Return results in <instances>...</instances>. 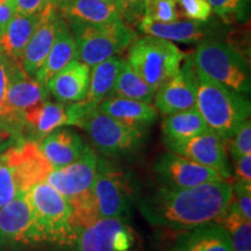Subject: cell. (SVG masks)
Listing matches in <instances>:
<instances>
[{
    "instance_id": "29",
    "label": "cell",
    "mask_w": 251,
    "mask_h": 251,
    "mask_svg": "<svg viewBox=\"0 0 251 251\" xmlns=\"http://www.w3.org/2000/svg\"><path fill=\"white\" fill-rule=\"evenodd\" d=\"M215 222L227 231L233 251H251V221L241 214L233 201Z\"/></svg>"
},
{
    "instance_id": "17",
    "label": "cell",
    "mask_w": 251,
    "mask_h": 251,
    "mask_svg": "<svg viewBox=\"0 0 251 251\" xmlns=\"http://www.w3.org/2000/svg\"><path fill=\"white\" fill-rule=\"evenodd\" d=\"M48 97L47 86L40 84L35 78L28 76L18 61L8 58L7 102L9 107L23 114L46 101Z\"/></svg>"
},
{
    "instance_id": "11",
    "label": "cell",
    "mask_w": 251,
    "mask_h": 251,
    "mask_svg": "<svg viewBox=\"0 0 251 251\" xmlns=\"http://www.w3.org/2000/svg\"><path fill=\"white\" fill-rule=\"evenodd\" d=\"M198 77L192 57L186 56L174 77L156 91L153 106L164 117L196 107Z\"/></svg>"
},
{
    "instance_id": "8",
    "label": "cell",
    "mask_w": 251,
    "mask_h": 251,
    "mask_svg": "<svg viewBox=\"0 0 251 251\" xmlns=\"http://www.w3.org/2000/svg\"><path fill=\"white\" fill-rule=\"evenodd\" d=\"M100 219H126L133 201V190L125 172L98 157L93 184Z\"/></svg>"
},
{
    "instance_id": "39",
    "label": "cell",
    "mask_w": 251,
    "mask_h": 251,
    "mask_svg": "<svg viewBox=\"0 0 251 251\" xmlns=\"http://www.w3.org/2000/svg\"><path fill=\"white\" fill-rule=\"evenodd\" d=\"M231 159H233L231 171H234L235 179L251 181V153Z\"/></svg>"
},
{
    "instance_id": "1",
    "label": "cell",
    "mask_w": 251,
    "mask_h": 251,
    "mask_svg": "<svg viewBox=\"0 0 251 251\" xmlns=\"http://www.w3.org/2000/svg\"><path fill=\"white\" fill-rule=\"evenodd\" d=\"M231 201V180H219L191 188L159 185L141 198L139 208L151 226L186 231L216 221Z\"/></svg>"
},
{
    "instance_id": "41",
    "label": "cell",
    "mask_w": 251,
    "mask_h": 251,
    "mask_svg": "<svg viewBox=\"0 0 251 251\" xmlns=\"http://www.w3.org/2000/svg\"><path fill=\"white\" fill-rule=\"evenodd\" d=\"M14 14L15 8L13 4L0 5V33L7 26V24L11 21V19L13 18Z\"/></svg>"
},
{
    "instance_id": "5",
    "label": "cell",
    "mask_w": 251,
    "mask_h": 251,
    "mask_svg": "<svg viewBox=\"0 0 251 251\" xmlns=\"http://www.w3.org/2000/svg\"><path fill=\"white\" fill-rule=\"evenodd\" d=\"M185 57L171 41L146 35L134 40L126 61L144 81L158 90L177 74Z\"/></svg>"
},
{
    "instance_id": "33",
    "label": "cell",
    "mask_w": 251,
    "mask_h": 251,
    "mask_svg": "<svg viewBox=\"0 0 251 251\" xmlns=\"http://www.w3.org/2000/svg\"><path fill=\"white\" fill-rule=\"evenodd\" d=\"M143 17L157 23H172L179 20V12L175 0H150L144 6Z\"/></svg>"
},
{
    "instance_id": "31",
    "label": "cell",
    "mask_w": 251,
    "mask_h": 251,
    "mask_svg": "<svg viewBox=\"0 0 251 251\" xmlns=\"http://www.w3.org/2000/svg\"><path fill=\"white\" fill-rule=\"evenodd\" d=\"M8 87V58L0 54V120L25 127L24 115L9 107L7 102Z\"/></svg>"
},
{
    "instance_id": "32",
    "label": "cell",
    "mask_w": 251,
    "mask_h": 251,
    "mask_svg": "<svg viewBox=\"0 0 251 251\" xmlns=\"http://www.w3.org/2000/svg\"><path fill=\"white\" fill-rule=\"evenodd\" d=\"M212 11L225 20L244 23L249 18L250 0H208Z\"/></svg>"
},
{
    "instance_id": "19",
    "label": "cell",
    "mask_w": 251,
    "mask_h": 251,
    "mask_svg": "<svg viewBox=\"0 0 251 251\" xmlns=\"http://www.w3.org/2000/svg\"><path fill=\"white\" fill-rule=\"evenodd\" d=\"M39 147L52 169H59L77 161L89 146L74 130L61 127L41 140Z\"/></svg>"
},
{
    "instance_id": "22",
    "label": "cell",
    "mask_w": 251,
    "mask_h": 251,
    "mask_svg": "<svg viewBox=\"0 0 251 251\" xmlns=\"http://www.w3.org/2000/svg\"><path fill=\"white\" fill-rule=\"evenodd\" d=\"M172 251H233L227 231L218 222L181 231Z\"/></svg>"
},
{
    "instance_id": "10",
    "label": "cell",
    "mask_w": 251,
    "mask_h": 251,
    "mask_svg": "<svg viewBox=\"0 0 251 251\" xmlns=\"http://www.w3.org/2000/svg\"><path fill=\"white\" fill-rule=\"evenodd\" d=\"M165 146L169 151L187 157L198 164L212 169L222 179H233L227 143L213 131L207 130L203 134L181 142H165Z\"/></svg>"
},
{
    "instance_id": "13",
    "label": "cell",
    "mask_w": 251,
    "mask_h": 251,
    "mask_svg": "<svg viewBox=\"0 0 251 251\" xmlns=\"http://www.w3.org/2000/svg\"><path fill=\"white\" fill-rule=\"evenodd\" d=\"M155 171L161 185L172 188H191L225 180L212 169L171 151L157 158Z\"/></svg>"
},
{
    "instance_id": "15",
    "label": "cell",
    "mask_w": 251,
    "mask_h": 251,
    "mask_svg": "<svg viewBox=\"0 0 251 251\" xmlns=\"http://www.w3.org/2000/svg\"><path fill=\"white\" fill-rule=\"evenodd\" d=\"M83 112V105L79 102H55L47 99L35 107L24 112L25 126L35 135L36 140L45 139L47 135L63 126H76Z\"/></svg>"
},
{
    "instance_id": "40",
    "label": "cell",
    "mask_w": 251,
    "mask_h": 251,
    "mask_svg": "<svg viewBox=\"0 0 251 251\" xmlns=\"http://www.w3.org/2000/svg\"><path fill=\"white\" fill-rule=\"evenodd\" d=\"M47 6V0H14L15 13L35 14L40 13Z\"/></svg>"
},
{
    "instance_id": "42",
    "label": "cell",
    "mask_w": 251,
    "mask_h": 251,
    "mask_svg": "<svg viewBox=\"0 0 251 251\" xmlns=\"http://www.w3.org/2000/svg\"><path fill=\"white\" fill-rule=\"evenodd\" d=\"M47 5L52 6V7L58 11L59 6H61V0H47Z\"/></svg>"
},
{
    "instance_id": "25",
    "label": "cell",
    "mask_w": 251,
    "mask_h": 251,
    "mask_svg": "<svg viewBox=\"0 0 251 251\" xmlns=\"http://www.w3.org/2000/svg\"><path fill=\"white\" fill-rule=\"evenodd\" d=\"M58 12L69 23L103 25L124 21L112 0H72Z\"/></svg>"
},
{
    "instance_id": "28",
    "label": "cell",
    "mask_w": 251,
    "mask_h": 251,
    "mask_svg": "<svg viewBox=\"0 0 251 251\" xmlns=\"http://www.w3.org/2000/svg\"><path fill=\"white\" fill-rule=\"evenodd\" d=\"M156 91L147 81H144L126 61L115 81L111 97H122V98L152 103Z\"/></svg>"
},
{
    "instance_id": "14",
    "label": "cell",
    "mask_w": 251,
    "mask_h": 251,
    "mask_svg": "<svg viewBox=\"0 0 251 251\" xmlns=\"http://www.w3.org/2000/svg\"><path fill=\"white\" fill-rule=\"evenodd\" d=\"M98 155L90 147L77 161L59 169H52L47 183L58 191L68 201L93 191Z\"/></svg>"
},
{
    "instance_id": "26",
    "label": "cell",
    "mask_w": 251,
    "mask_h": 251,
    "mask_svg": "<svg viewBox=\"0 0 251 251\" xmlns=\"http://www.w3.org/2000/svg\"><path fill=\"white\" fill-rule=\"evenodd\" d=\"M207 130L208 127L197 107L166 115L162 124L164 142H181Z\"/></svg>"
},
{
    "instance_id": "34",
    "label": "cell",
    "mask_w": 251,
    "mask_h": 251,
    "mask_svg": "<svg viewBox=\"0 0 251 251\" xmlns=\"http://www.w3.org/2000/svg\"><path fill=\"white\" fill-rule=\"evenodd\" d=\"M180 14L188 20L206 24L212 17V7L208 0H175Z\"/></svg>"
},
{
    "instance_id": "3",
    "label": "cell",
    "mask_w": 251,
    "mask_h": 251,
    "mask_svg": "<svg viewBox=\"0 0 251 251\" xmlns=\"http://www.w3.org/2000/svg\"><path fill=\"white\" fill-rule=\"evenodd\" d=\"M192 57L194 69L211 79L235 92L244 94L251 91L250 68L233 46L222 41L203 40Z\"/></svg>"
},
{
    "instance_id": "6",
    "label": "cell",
    "mask_w": 251,
    "mask_h": 251,
    "mask_svg": "<svg viewBox=\"0 0 251 251\" xmlns=\"http://www.w3.org/2000/svg\"><path fill=\"white\" fill-rule=\"evenodd\" d=\"M84 111L76 126L86 131L93 147L102 155L115 157L135 151L143 141L146 128L126 125L100 112L83 100Z\"/></svg>"
},
{
    "instance_id": "7",
    "label": "cell",
    "mask_w": 251,
    "mask_h": 251,
    "mask_svg": "<svg viewBox=\"0 0 251 251\" xmlns=\"http://www.w3.org/2000/svg\"><path fill=\"white\" fill-rule=\"evenodd\" d=\"M70 29L77 46V59L94 67L100 62L120 55L137 35L125 21L90 25L71 21Z\"/></svg>"
},
{
    "instance_id": "38",
    "label": "cell",
    "mask_w": 251,
    "mask_h": 251,
    "mask_svg": "<svg viewBox=\"0 0 251 251\" xmlns=\"http://www.w3.org/2000/svg\"><path fill=\"white\" fill-rule=\"evenodd\" d=\"M120 12L122 20L135 23L143 18L144 7L141 0H112Z\"/></svg>"
},
{
    "instance_id": "37",
    "label": "cell",
    "mask_w": 251,
    "mask_h": 251,
    "mask_svg": "<svg viewBox=\"0 0 251 251\" xmlns=\"http://www.w3.org/2000/svg\"><path fill=\"white\" fill-rule=\"evenodd\" d=\"M24 128L12 122L0 120V156L9 148L21 143Z\"/></svg>"
},
{
    "instance_id": "21",
    "label": "cell",
    "mask_w": 251,
    "mask_h": 251,
    "mask_svg": "<svg viewBox=\"0 0 251 251\" xmlns=\"http://www.w3.org/2000/svg\"><path fill=\"white\" fill-rule=\"evenodd\" d=\"M97 108L126 125L141 128L149 127L158 117V112L152 103L115 96L103 99Z\"/></svg>"
},
{
    "instance_id": "4",
    "label": "cell",
    "mask_w": 251,
    "mask_h": 251,
    "mask_svg": "<svg viewBox=\"0 0 251 251\" xmlns=\"http://www.w3.org/2000/svg\"><path fill=\"white\" fill-rule=\"evenodd\" d=\"M43 242L74 247L77 228L68 200L51 185L42 181L28 191Z\"/></svg>"
},
{
    "instance_id": "12",
    "label": "cell",
    "mask_w": 251,
    "mask_h": 251,
    "mask_svg": "<svg viewBox=\"0 0 251 251\" xmlns=\"http://www.w3.org/2000/svg\"><path fill=\"white\" fill-rule=\"evenodd\" d=\"M0 235L17 243H45L28 192L19 193L0 208Z\"/></svg>"
},
{
    "instance_id": "16",
    "label": "cell",
    "mask_w": 251,
    "mask_h": 251,
    "mask_svg": "<svg viewBox=\"0 0 251 251\" xmlns=\"http://www.w3.org/2000/svg\"><path fill=\"white\" fill-rule=\"evenodd\" d=\"M61 15L52 6L47 5L41 12V20L37 28L25 47L19 63L28 76L35 77L41 65L48 56L57 35Z\"/></svg>"
},
{
    "instance_id": "27",
    "label": "cell",
    "mask_w": 251,
    "mask_h": 251,
    "mask_svg": "<svg viewBox=\"0 0 251 251\" xmlns=\"http://www.w3.org/2000/svg\"><path fill=\"white\" fill-rule=\"evenodd\" d=\"M126 59L114 56L91 68L90 85L85 101L98 106L103 99L112 96L115 81Z\"/></svg>"
},
{
    "instance_id": "20",
    "label": "cell",
    "mask_w": 251,
    "mask_h": 251,
    "mask_svg": "<svg viewBox=\"0 0 251 251\" xmlns=\"http://www.w3.org/2000/svg\"><path fill=\"white\" fill-rule=\"evenodd\" d=\"M77 58L76 41L72 35L70 27L64 18H59L56 40L50 49L48 56L36 72L35 79L42 85H47L49 79L71 61Z\"/></svg>"
},
{
    "instance_id": "43",
    "label": "cell",
    "mask_w": 251,
    "mask_h": 251,
    "mask_svg": "<svg viewBox=\"0 0 251 251\" xmlns=\"http://www.w3.org/2000/svg\"><path fill=\"white\" fill-rule=\"evenodd\" d=\"M72 1V0H61V6H59V9L64 7V6H67L68 4H70V2ZM58 9V11H59Z\"/></svg>"
},
{
    "instance_id": "9",
    "label": "cell",
    "mask_w": 251,
    "mask_h": 251,
    "mask_svg": "<svg viewBox=\"0 0 251 251\" xmlns=\"http://www.w3.org/2000/svg\"><path fill=\"white\" fill-rule=\"evenodd\" d=\"M76 251H135L136 236L126 219H98L78 229Z\"/></svg>"
},
{
    "instance_id": "30",
    "label": "cell",
    "mask_w": 251,
    "mask_h": 251,
    "mask_svg": "<svg viewBox=\"0 0 251 251\" xmlns=\"http://www.w3.org/2000/svg\"><path fill=\"white\" fill-rule=\"evenodd\" d=\"M23 192H28V187L8 149L0 156V208Z\"/></svg>"
},
{
    "instance_id": "2",
    "label": "cell",
    "mask_w": 251,
    "mask_h": 251,
    "mask_svg": "<svg viewBox=\"0 0 251 251\" xmlns=\"http://www.w3.org/2000/svg\"><path fill=\"white\" fill-rule=\"evenodd\" d=\"M197 77L196 107L208 129L227 143L243 122L250 119V100L201 72L197 71Z\"/></svg>"
},
{
    "instance_id": "18",
    "label": "cell",
    "mask_w": 251,
    "mask_h": 251,
    "mask_svg": "<svg viewBox=\"0 0 251 251\" xmlns=\"http://www.w3.org/2000/svg\"><path fill=\"white\" fill-rule=\"evenodd\" d=\"M90 75L91 67L76 58L50 78L46 86L59 102H79L86 99Z\"/></svg>"
},
{
    "instance_id": "36",
    "label": "cell",
    "mask_w": 251,
    "mask_h": 251,
    "mask_svg": "<svg viewBox=\"0 0 251 251\" xmlns=\"http://www.w3.org/2000/svg\"><path fill=\"white\" fill-rule=\"evenodd\" d=\"M233 202L247 220L251 221V181L235 179L231 183Z\"/></svg>"
},
{
    "instance_id": "23",
    "label": "cell",
    "mask_w": 251,
    "mask_h": 251,
    "mask_svg": "<svg viewBox=\"0 0 251 251\" xmlns=\"http://www.w3.org/2000/svg\"><path fill=\"white\" fill-rule=\"evenodd\" d=\"M41 12L29 15L19 13L13 15L7 26L0 33V54L18 62L20 61L25 47L39 26Z\"/></svg>"
},
{
    "instance_id": "24",
    "label": "cell",
    "mask_w": 251,
    "mask_h": 251,
    "mask_svg": "<svg viewBox=\"0 0 251 251\" xmlns=\"http://www.w3.org/2000/svg\"><path fill=\"white\" fill-rule=\"evenodd\" d=\"M139 28L146 35L159 37L171 42L196 43L201 42L206 35L203 23L193 20H177L172 23H157L143 17L139 21Z\"/></svg>"
},
{
    "instance_id": "44",
    "label": "cell",
    "mask_w": 251,
    "mask_h": 251,
    "mask_svg": "<svg viewBox=\"0 0 251 251\" xmlns=\"http://www.w3.org/2000/svg\"><path fill=\"white\" fill-rule=\"evenodd\" d=\"M141 1H142V4H143V7H144V6H146L147 4H148V2L150 1V0H141Z\"/></svg>"
},
{
    "instance_id": "35",
    "label": "cell",
    "mask_w": 251,
    "mask_h": 251,
    "mask_svg": "<svg viewBox=\"0 0 251 251\" xmlns=\"http://www.w3.org/2000/svg\"><path fill=\"white\" fill-rule=\"evenodd\" d=\"M229 153L231 158L251 153V122L250 119L244 121L242 126L229 139Z\"/></svg>"
}]
</instances>
